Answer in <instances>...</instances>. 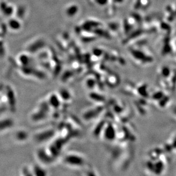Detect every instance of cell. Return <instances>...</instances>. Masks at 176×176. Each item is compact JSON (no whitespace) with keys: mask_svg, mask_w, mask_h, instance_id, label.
<instances>
[{"mask_svg":"<svg viewBox=\"0 0 176 176\" xmlns=\"http://www.w3.org/2000/svg\"><path fill=\"white\" fill-rule=\"evenodd\" d=\"M77 11V7L74 6H72L70 7L67 10V13L68 14L69 16H73V14H75L76 13V12Z\"/></svg>","mask_w":176,"mask_h":176,"instance_id":"6da1fadb","label":"cell"},{"mask_svg":"<svg viewBox=\"0 0 176 176\" xmlns=\"http://www.w3.org/2000/svg\"><path fill=\"white\" fill-rule=\"evenodd\" d=\"M9 25L12 28H13L12 29H17V28H18L19 26V23H17L16 20H13V21H11L9 22Z\"/></svg>","mask_w":176,"mask_h":176,"instance_id":"7a4b0ae2","label":"cell"},{"mask_svg":"<svg viewBox=\"0 0 176 176\" xmlns=\"http://www.w3.org/2000/svg\"><path fill=\"white\" fill-rule=\"evenodd\" d=\"M117 2H122V0H116Z\"/></svg>","mask_w":176,"mask_h":176,"instance_id":"3957f363","label":"cell"}]
</instances>
